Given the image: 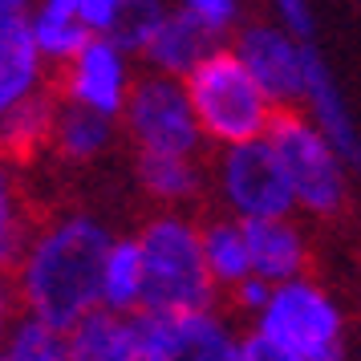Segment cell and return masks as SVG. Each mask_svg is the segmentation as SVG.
I'll return each instance as SVG.
<instances>
[{"instance_id": "6da1fadb", "label": "cell", "mask_w": 361, "mask_h": 361, "mask_svg": "<svg viewBox=\"0 0 361 361\" xmlns=\"http://www.w3.org/2000/svg\"><path fill=\"white\" fill-rule=\"evenodd\" d=\"M114 244V231L90 212H61L33 224L29 244L13 264V293L25 312L53 325H78L102 305V264Z\"/></svg>"}, {"instance_id": "7a4b0ae2", "label": "cell", "mask_w": 361, "mask_h": 361, "mask_svg": "<svg viewBox=\"0 0 361 361\" xmlns=\"http://www.w3.org/2000/svg\"><path fill=\"white\" fill-rule=\"evenodd\" d=\"M345 312L325 284L305 272L272 284V296L244 329V361H341Z\"/></svg>"}, {"instance_id": "3957f363", "label": "cell", "mask_w": 361, "mask_h": 361, "mask_svg": "<svg viewBox=\"0 0 361 361\" xmlns=\"http://www.w3.org/2000/svg\"><path fill=\"white\" fill-rule=\"evenodd\" d=\"M134 235H138L142 260H147L142 309L187 312L219 300V288L203 260L199 219L187 207H159Z\"/></svg>"}, {"instance_id": "277c9868", "label": "cell", "mask_w": 361, "mask_h": 361, "mask_svg": "<svg viewBox=\"0 0 361 361\" xmlns=\"http://www.w3.org/2000/svg\"><path fill=\"white\" fill-rule=\"evenodd\" d=\"M183 85L191 94L195 118L212 147H235L247 138H264L280 110L252 78V69L244 66V57L235 53L231 41H219L183 78Z\"/></svg>"}, {"instance_id": "5b68a950", "label": "cell", "mask_w": 361, "mask_h": 361, "mask_svg": "<svg viewBox=\"0 0 361 361\" xmlns=\"http://www.w3.org/2000/svg\"><path fill=\"white\" fill-rule=\"evenodd\" d=\"M268 142L276 147L280 163H284L296 212L312 215V219H337L349 207V175L353 171L300 106L276 110L272 126H268Z\"/></svg>"}, {"instance_id": "8992f818", "label": "cell", "mask_w": 361, "mask_h": 361, "mask_svg": "<svg viewBox=\"0 0 361 361\" xmlns=\"http://www.w3.org/2000/svg\"><path fill=\"white\" fill-rule=\"evenodd\" d=\"M118 122H122V134H126L134 154H187V159H199L203 147H207V134L199 126L183 78H171V73H159V69H147L134 82Z\"/></svg>"}, {"instance_id": "52a82bcc", "label": "cell", "mask_w": 361, "mask_h": 361, "mask_svg": "<svg viewBox=\"0 0 361 361\" xmlns=\"http://www.w3.org/2000/svg\"><path fill=\"white\" fill-rule=\"evenodd\" d=\"M138 361H244V333L215 305L187 312L138 309Z\"/></svg>"}, {"instance_id": "ba28073f", "label": "cell", "mask_w": 361, "mask_h": 361, "mask_svg": "<svg viewBox=\"0 0 361 361\" xmlns=\"http://www.w3.org/2000/svg\"><path fill=\"white\" fill-rule=\"evenodd\" d=\"M215 191L224 212L235 219H272V215H296V199L284 175L276 147L264 138H247L235 147H219V163H215Z\"/></svg>"}, {"instance_id": "9c48e42d", "label": "cell", "mask_w": 361, "mask_h": 361, "mask_svg": "<svg viewBox=\"0 0 361 361\" xmlns=\"http://www.w3.org/2000/svg\"><path fill=\"white\" fill-rule=\"evenodd\" d=\"M231 45L280 110L305 102V85H309L312 61H317V53L305 37L288 33L276 20H244L231 37Z\"/></svg>"}, {"instance_id": "30bf717a", "label": "cell", "mask_w": 361, "mask_h": 361, "mask_svg": "<svg viewBox=\"0 0 361 361\" xmlns=\"http://www.w3.org/2000/svg\"><path fill=\"white\" fill-rule=\"evenodd\" d=\"M134 82V53L110 33H94L66 66L53 69V90L61 102H78L114 118L122 114Z\"/></svg>"}, {"instance_id": "8fae6325", "label": "cell", "mask_w": 361, "mask_h": 361, "mask_svg": "<svg viewBox=\"0 0 361 361\" xmlns=\"http://www.w3.org/2000/svg\"><path fill=\"white\" fill-rule=\"evenodd\" d=\"M247 240H252V268H256V276L272 280V284L296 280L312 268L309 231L296 224V215L252 219L247 224Z\"/></svg>"}, {"instance_id": "7c38bea8", "label": "cell", "mask_w": 361, "mask_h": 361, "mask_svg": "<svg viewBox=\"0 0 361 361\" xmlns=\"http://www.w3.org/2000/svg\"><path fill=\"white\" fill-rule=\"evenodd\" d=\"M53 85V66L41 57L29 20L0 25V118L13 114L20 102Z\"/></svg>"}, {"instance_id": "4fadbf2b", "label": "cell", "mask_w": 361, "mask_h": 361, "mask_svg": "<svg viewBox=\"0 0 361 361\" xmlns=\"http://www.w3.org/2000/svg\"><path fill=\"white\" fill-rule=\"evenodd\" d=\"M215 41L195 17H187L179 4H171V13L163 17V25L150 33V41L142 45V66L159 69V73H171V78H187L191 69L215 49Z\"/></svg>"}, {"instance_id": "5bb4252c", "label": "cell", "mask_w": 361, "mask_h": 361, "mask_svg": "<svg viewBox=\"0 0 361 361\" xmlns=\"http://www.w3.org/2000/svg\"><path fill=\"white\" fill-rule=\"evenodd\" d=\"M122 122L114 114H102L78 102H57V118H53V134H49V150L66 163H98L106 150L114 147Z\"/></svg>"}, {"instance_id": "9a60e30c", "label": "cell", "mask_w": 361, "mask_h": 361, "mask_svg": "<svg viewBox=\"0 0 361 361\" xmlns=\"http://www.w3.org/2000/svg\"><path fill=\"white\" fill-rule=\"evenodd\" d=\"M69 361H138V321L134 312L90 309L69 325Z\"/></svg>"}, {"instance_id": "2e32d148", "label": "cell", "mask_w": 361, "mask_h": 361, "mask_svg": "<svg viewBox=\"0 0 361 361\" xmlns=\"http://www.w3.org/2000/svg\"><path fill=\"white\" fill-rule=\"evenodd\" d=\"M300 110L321 126V134L337 147V154L349 163V171H361V130H357V122H353V114H349V106H345V98H341V90H337V82H333V73L325 69L321 57L312 61Z\"/></svg>"}, {"instance_id": "e0dca14e", "label": "cell", "mask_w": 361, "mask_h": 361, "mask_svg": "<svg viewBox=\"0 0 361 361\" xmlns=\"http://www.w3.org/2000/svg\"><path fill=\"white\" fill-rule=\"evenodd\" d=\"M134 179L138 191L154 207H195L203 195V163L187 154H134Z\"/></svg>"}, {"instance_id": "ac0fdd59", "label": "cell", "mask_w": 361, "mask_h": 361, "mask_svg": "<svg viewBox=\"0 0 361 361\" xmlns=\"http://www.w3.org/2000/svg\"><path fill=\"white\" fill-rule=\"evenodd\" d=\"M199 235H203V260L212 272L219 296L231 293L244 276H252V240H247V224L235 219L231 212L199 219Z\"/></svg>"}, {"instance_id": "d6986e66", "label": "cell", "mask_w": 361, "mask_h": 361, "mask_svg": "<svg viewBox=\"0 0 361 361\" xmlns=\"http://www.w3.org/2000/svg\"><path fill=\"white\" fill-rule=\"evenodd\" d=\"M57 90H41L29 102H20L13 114L0 118V147L13 163H33L49 150L53 118H57Z\"/></svg>"}, {"instance_id": "ffe728a7", "label": "cell", "mask_w": 361, "mask_h": 361, "mask_svg": "<svg viewBox=\"0 0 361 361\" xmlns=\"http://www.w3.org/2000/svg\"><path fill=\"white\" fill-rule=\"evenodd\" d=\"M147 296V260L138 235H114L102 264V305L118 312H138Z\"/></svg>"}, {"instance_id": "44dd1931", "label": "cell", "mask_w": 361, "mask_h": 361, "mask_svg": "<svg viewBox=\"0 0 361 361\" xmlns=\"http://www.w3.org/2000/svg\"><path fill=\"white\" fill-rule=\"evenodd\" d=\"M29 33H33L41 57L57 69V66H66L69 57L94 37V29L82 20L78 8H69V4H53V0H37V8L29 13Z\"/></svg>"}, {"instance_id": "7402d4cb", "label": "cell", "mask_w": 361, "mask_h": 361, "mask_svg": "<svg viewBox=\"0 0 361 361\" xmlns=\"http://www.w3.org/2000/svg\"><path fill=\"white\" fill-rule=\"evenodd\" d=\"M17 166L20 163H13L0 147V272H13L33 231V207H29Z\"/></svg>"}, {"instance_id": "603a6c76", "label": "cell", "mask_w": 361, "mask_h": 361, "mask_svg": "<svg viewBox=\"0 0 361 361\" xmlns=\"http://www.w3.org/2000/svg\"><path fill=\"white\" fill-rule=\"evenodd\" d=\"M4 361H69V329L20 309L0 345Z\"/></svg>"}, {"instance_id": "cb8c5ba5", "label": "cell", "mask_w": 361, "mask_h": 361, "mask_svg": "<svg viewBox=\"0 0 361 361\" xmlns=\"http://www.w3.org/2000/svg\"><path fill=\"white\" fill-rule=\"evenodd\" d=\"M171 4H175V0H126V8H122L118 25L110 29V37L138 57L142 45L150 41V33H154V29L163 25V17L171 13Z\"/></svg>"}, {"instance_id": "d4e9b609", "label": "cell", "mask_w": 361, "mask_h": 361, "mask_svg": "<svg viewBox=\"0 0 361 361\" xmlns=\"http://www.w3.org/2000/svg\"><path fill=\"white\" fill-rule=\"evenodd\" d=\"M187 17H195L215 41H231L244 25V0H175Z\"/></svg>"}, {"instance_id": "484cf974", "label": "cell", "mask_w": 361, "mask_h": 361, "mask_svg": "<svg viewBox=\"0 0 361 361\" xmlns=\"http://www.w3.org/2000/svg\"><path fill=\"white\" fill-rule=\"evenodd\" d=\"M272 296V280H264V276H244L231 293H224V300H228V312L231 317H244V321H252L256 312L264 309V300Z\"/></svg>"}, {"instance_id": "4316f807", "label": "cell", "mask_w": 361, "mask_h": 361, "mask_svg": "<svg viewBox=\"0 0 361 361\" xmlns=\"http://www.w3.org/2000/svg\"><path fill=\"white\" fill-rule=\"evenodd\" d=\"M268 13L276 25H284L288 33L312 41V29H317V17H312V4L309 0H268Z\"/></svg>"}, {"instance_id": "83f0119b", "label": "cell", "mask_w": 361, "mask_h": 361, "mask_svg": "<svg viewBox=\"0 0 361 361\" xmlns=\"http://www.w3.org/2000/svg\"><path fill=\"white\" fill-rule=\"evenodd\" d=\"M126 8V0H78V13L94 33H110Z\"/></svg>"}, {"instance_id": "f1b7e54d", "label": "cell", "mask_w": 361, "mask_h": 361, "mask_svg": "<svg viewBox=\"0 0 361 361\" xmlns=\"http://www.w3.org/2000/svg\"><path fill=\"white\" fill-rule=\"evenodd\" d=\"M17 312H20V305H17V293H13V276L0 272V345L8 337V325H13Z\"/></svg>"}, {"instance_id": "f546056e", "label": "cell", "mask_w": 361, "mask_h": 361, "mask_svg": "<svg viewBox=\"0 0 361 361\" xmlns=\"http://www.w3.org/2000/svg\"><path fill=\"white\" fill-rule=\"evenodd\" d=\"M37 8V0H0V25L13 20H29V13Z\"/></svg>"}]
</instances>
